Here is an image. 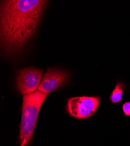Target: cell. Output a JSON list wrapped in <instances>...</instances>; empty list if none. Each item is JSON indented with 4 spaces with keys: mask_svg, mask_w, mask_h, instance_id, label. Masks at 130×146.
<instances>
[{
    "mask_svg": "<svg viewBox=\"0 0 130 146\" xmlns=\"http://www.w3.org/2000/svg\"><path fill=\"white\" fill-rule=\"evenodd\" d=\"M123 110L126 116H130V102H127L123 104Z\"/></svg>",
    "mask_w": 130,
    "mask_h": 146,
    "instance_id": "obj_7",
    "label": "cell"
},
{
    "mask_svg": "<svg viewBox=\"0 0 130 146\" xmlns=\"http://www.w3.org/2000/svg\"><path fill=\"white\" fill-rule=\"evenodd\" d=\"M69 75L58 68H48L44 74L38 91L49 94L62 87L68 81Z\"/></svg>",
    "mask_w": 130,
    "mask_h": 146,
    "instance_id": "obj_5",
    "label": "cell"
},
{
    "mask_svg": "<svg viewBox=\"0 0 130 146\" xmlns=\"http://www.w3.org/2000/svg\"><path fill=\"white\" fill-rule=\"evenodd\" d=\"M1 2V47L7 56L13 57L21 52L36 33L49 1L7 0Z\"/></svg>",
    "mask_w": 130,
    "mask_h": 146,
    "instance_id": "obj_1",
    "label": "cell"
},
{
    "mask_svg": "<svg viewBox=\"0 0 130 146\" xmlns=\"http://www.w3.org/2000/svg\"><path fill=\"white\" fill-rule=\"evenodd\" d=\"M124 88V84L123 83L121 82L117 83L110 97V100L112 102L117 104L121 101L123 97V92Z\"/></svg>",
    "mask_w": 130,
    "mask_h": 146,
    "instance_id": "obj_6",
    "label": "cell"
},
{
    "mask_svg": "<svg viewBox=\"0 0 130 146\" xmlns=\"http://www.w3.org/2000/svg\"><path fill=\"white\" fill-rule=\"evenodd\" d=\"M16 85L18 91L26 95L37 91L42 81L43 70L28 67L17 71Z\"/></svg>",
    "mask_w": 130,
    "mask_h": 146,
    "instance_id": "obj_4",
    "label": "cell"
},
{
    "mask_svg": "<svg viewBox=\"0 0 130 146\" xmlns=\"http://www.w3.org/2000/svg\"><path fill=\"white\" fill-rule=\"evenodd\" d=\"M48 95L38 90L23 95L19 134L20 146H27L30 141L40 108Z\"/></svg>",
    "mask_w": 130,
    "mask_h": 146,
    "instance_id": "obj_2",
    "label": "cell"
},
{
    "mask_svg": "<svg viewBox=\"0 0 130 146\" xmlns=\"http://www.w3.org/2000/svg\"><path fill=\"white\" fill-rule=\"evenodd\" d=\"M100 104L98 96H76L67 102V111L73 117L86 119L96 112Z\"/></svg>",
    "mask_w": 130,
    "mask_h": 146,
    "instance_id": "obj_3",
    "label": "cell"
}]
</instances>
